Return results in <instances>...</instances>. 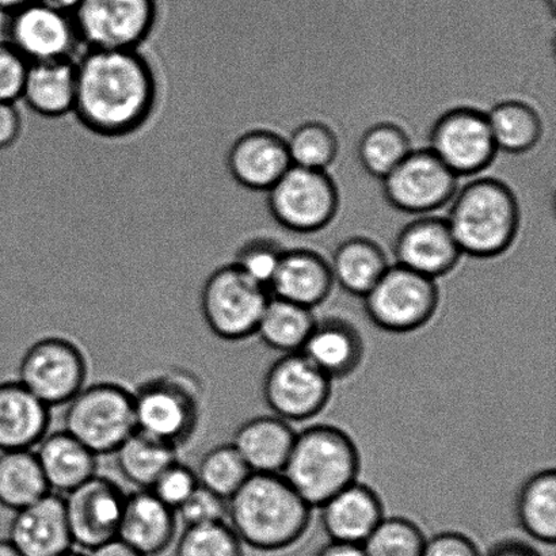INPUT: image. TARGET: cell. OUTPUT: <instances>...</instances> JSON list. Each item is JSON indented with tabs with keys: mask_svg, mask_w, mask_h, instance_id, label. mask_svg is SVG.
Masks as SVG:
<instances>
[{
	"mask_svg": "<svg viewBox=\"0 0 556 556\" xmlns=\"http://www.w3.org/2000/svg\"><path fill=\"white\" fill-rule=\"evenodd\" d=\"M315 321L314 309L270 294L255 336L274 351L282 354L296 353L302 351Z\"/></svg>",
	"mask_w": 556,
	"mask_h": 556,
	"instance_id": "30",
	"label": "cell"
},
{
	"mask_svg": "<svg viewBox=\"0 0 556 556\" xmlns=\"http://www.w3.org/2000/svg\"><path fill=\"white\" fill-rule=\"evenodd\" d=\"M0 556H24L13 544L10 543L9 539H0Z\"/></svg>",
	"mask_w": 556,
	"mask_h": 556,
	"instance_id": "50",
	"label": "cell"
},
{
	"mask_svg": "<svg viewBox=\"0 0 556 556\" xmlns=\"http://www.w3.org/2000/svg\"><path fill=\"white\" fill-rule=\"evenodd\" d=\"M60 556H87V555H84V554H80V553H75V552H73V549H70L68 553H65V554L60 555Z\"/></svg>",
	"mask_w": 556,
	"mask_h": 556,
	"instance_id": "51",
	"label": "cell"
},
{
	"mask_svg": "<svg viewBox=\"0 0 556 556\" xmlns=\"http://www.w3.org/2000/svg\"><path fill=\"white\" fill-rule=\"evenodd\" d=\"M446 223L463 255L497 258L514 247L521 212L514 190L501 179L482 177L457 189Z\"/></svg>",
	"mask_w": 556,
	"mask_h": 556,
	"instance_id": "3",
	"label": "cell"
},
{
	"mask_svg": "<svg viewBox=\"0 0 556 556\" xmlns=\"http://www.w3.org/2000/svg\"><path fill=\"white\" fill-rule=\"evenodd\" d=\"M228 501L211 490L199 486L194 493L185 501L176 514L187 527L214 525L227 521Z\"/></svg>",
	"mask_w": 556,
	"mask_h": 556,
	"instance_id": "41",
	"label": "cell"
},
{
	"mask_svg": "<svg viewBox=\"0 0 556 556\" xmlns=\"http://www.w3.org/2000/svg\"><path fill=\"white\" fill-rule=\"evenodd\" d=\"M315 556H367L362 546L330 542L321 547Z\"/></svg>",
	"mask_w": 556,
	"mask_h": 556,
	"instance_id": "47",
	"label": "cell"
},
{
	"mask_svg": "<svg viewBox=\"0 0 556 556\" xmlns=\"http://www.w3.org/2000/svg\"><path fill=\"white\" fill-rule=\"evenodd\" d=\"M75 98V59L29 64L20 101L30 112L42 118H63L73 114Z\"/></svg>",
	"mask_w": 556,
	"mask_h": 556,
	"instance_id": "25",
	"label": "cell"
},
{
	"mask_svg": "<svg viewBox=\"0 0 556 556\" xmlns=\"http://www.w3.org/2000/svg\"><path fill=\"white\" fill-rule=\"evenodd\" d=\"M384 200L402 214L428 216L444 208L459 189V177L429 149L412 150L381 179Z\"/></svg>",
	"mask_w": 556,
	"mask_h": 556,
	"instance_id": "12",
	"label": "cell"
},
{
	"mask_svg": "<svg viewBox=\"0 0 556 556\" xmlns=\"http://www.w3.org/2000/svg\"><path fill=\"white\" fill-rule=\"evenodd\" d=\"M287 140L292 166L324 170L330 167L340 152L334 130L320 122H307L292 130Z\"/></svg>",
	"mask_w": 556,
	"mask_h": 556,
	"instance_id": "36",
	"label": "cell"
},
{
	"mask_svg": "<svg viewBox=\"0 0 556 556\" xmlns=\"http://www.w3.org/2000/svg\"><path fill=\"white\" fill-rule=\"evenodd\" d=\"M286 249L274 238L249 239L233 255L232 264L254 281L269 289Z\"/></svg>",
	"mask_w": 556,
	"mask_h": 556,
	"instance_id": "39",
	"label": "cell"
},
{
	"mask_svg": "<svg viewBox=\"0 0 556 556\" xmlns=\"http://www.w3.org/2000/svg\"><path fill=\"white\" fill-rule=\"evenodd\" d=\"M86 380L85 354L67 338L38 340L20 363V383L49 408L67 405L84 389Z\"/></svg>",
	"mask_w": 556,
	"mask_h": 556,
	"instance_id": "11",
	"label": "cell"
},
{
	"mask_svg": "<svg viewBox=\"0 0 556 556\" xmlns=\"http://www.w3.org/2000/svg\"><path fill=\"white\" fill-rule=\"evenodd\" d=\"M3 40L27 63L75 59L81 47L73 14L33 2L4 16Z\"/></svg>",
	"mask_w": 556,
	"mask_h": 556,
	"instance_id": "15",
	"label": "cell"
},
{
	"mask_svg": "<svg viewBox=\"0 0 556 556\" xmlns=\"http://www.w3.org/2000/svg\"><path fill=\"white\" fill-rule=\"evenodd\" d=\"M139 432L179 448L200 422V391L187 375L166 374L144 381L134 392Z\"/></svg>",
	"mask_w": 556,
	"mask_h": 556,
	"instance_id": "7",
	"label": "cell"
},
{
	"mask_svg": "<svg viewBox=\"0 0 556 556\" xmlns=\"http://www.w3.org/2000/svg\"><path fill=\"white\" fill-rule=\"evenodd\" d=\"M252 473L232 443L216 445L206 452L195 470L200 486L227 501L243 486Z\"/></svg>",
	"mask_w": 556,
	"mask_h": 556,
	"instance_id": "35",
	"label": "cell"
},
{
	"mask_svg": "<svg viewBox=\"0 0 556 556\" xmlns=\"http://www.w3.org/2000/svg\"><path fill=\"white\" fill-rule=\"evenodd\" d=\"M486 114L494 143L506 154H527L543 138L542 118L527 102L501 101Z\"/></svg>",
	"mask_w": 556,
	"mask_h": 556,
	"instance_id": "32",
	"label": "cell"
},
{
	"mask_svg": "<svg viewBox=\"0 0 556 556\" xmlns=\"http://www.w3.org/2000/svg\"><path fill=\"white\" fill-rule=\"evenodd\" d=\"M76 65L74 116L97 138L127 139L160 105V79L143 51L85 49Z\"/></svg>",
	"mask_w": 556,
	"mask_h": 556,
	"instance_id": "1",
	"label": "cell"
},
{
	"mask_svg": "<svg viewBox=\"0 0 556 556\" xmlns=\"http://www.w3.org/2000/svg\"><path fill=\"white\" fill-rule=\"evenodd\" d=\"M421 556H482L477 544L459 532H441L427 539Z\"/></svg>",
	"mask_w": 556,
	"mask_h": 556,
	"instance_id": "43",
	"label": "cell"
},
{
	"mask_svg": "<svg viewBox=\"0 0 556 556\" xmlns=\"http://www.w3.org/2000/svg\"><path fill=\"white\" fill-rule=\"evenodd\" d=\"M363 299L365 314L378 329L407 334L432 320L439 309L440 291L432 278L395 264Z\"/></svg>",
	"mask_w": 556,
	"mask_h": 556,
	"instance_id": "9",
	"label": "cell"
},
{
	"mask_svg": "<svg viewBox=\"0 0 556 556\" xmlns=\"http://www.w3.org/2000/svg\"><path fill=\"white\" fill-rule=\"evenodd\" d=\"M313 508L281 473H252L228 500L227 522L260 552L291 547L307 532Z\"/></svg>",
	"mask_w": 556,
	"mask_h": 556,
	"instance_id": "2",
	"label": "cell"
},
{
	"mask_svg": "<svg viewBox=\"0 0 556 556\" xmlns=\"http://www.w3.org/2000/svg\"><path fill=\"white\" fill-rule=\"evenodd\" d=\"M49 424L51 408L18 380L0 383V452L35 450Z\"/></svg>",
	"mask_w": 556,
	"mask_h": 556,
	"instance_id": "24",
	"label": "cell"
},
{
	"mask_svg": "<svg viewBox=\"0 0 556 556\" xmlns=\"http://www.w3.org/2000/svg\"><path fill=\"white\" fill-rule=\"evenodd\" d=\"M35 454L52 493L68 494L97 476L98 456L67 430L47 434Z\"/></svg>",
	"mask_w": 556,
	"mask_h": 556,
	"instance_id": "26",
	"label": "cell"
},
{
	"mask_svg": "<svg viewBox=\"0 0 556 556\" xmlns=\"http://www.w3.org/2000/svg\"><path fill=\"white\" fill-rule=\"evenodd\" d=\"M291 166L287 140L268 128L243 130L225 154L232 181L249 192H268Z\"/></svg>",
	"mask_w": 556,
	"mask_h": 556,
	"instance_id": "17",
	"label": "cell"
},
{
	"mask_svg": "<svg viewBox=\"0 0 556 556\" xmlns=\"http://www.w3.org/2000/svg\"><path fill=\"white\" fill-rule=\"evenodd\" d=\"M362 459L351 435L332 425H315L296 433L281 476L311 508L357 482Z\"/></svg>",
	"mask_w": 556,
	"mask_h": 556,
	"instance_id": "4",
	"label": "cell"
},
{
	"mask_svg": "<svg viewBox=\"0 0 556 556\" xmlns=\"http://www.w3.org/2000/svg\"><path fill=\"white\" fill-rule=\"evenodd\" d=\"M410 138L394 123H378L362 135L357 143V160L370 177L383 179L410 154Z\"/></svg>",
	"mask_w": 556,
	"mask_h": 556,
	"instance_id": "34",
	"label": "cell"
},
{
	"mask_svg": "<svg viewBox=\"0 0 556 556\" xmlns=\"http://www.w3.org/2000/svg\"><path fill=\"white\" fill-rule=\"evenodd\" d=\"M35 2V0H0V15H10L21 9L26 8L27 4Z\"/></svg>",
	"mask_w": 556,
	"mask_h": 556,
	"instance_id": "49",
	"label": "cell"
},
{
	"mask_svg": "<svg viewBox=\"0 0 556 556\" xmlns=\"http://www.w3.org/2000/svg\"><path fill=\"white\" fill-rule=\"evenodd\" d=\"M36 2L63 11V13L73 14L75 9L78 8L80 0H36Z\"/></svg>",
	"mask_w": 556,
	"mask_h": 556,
	"instance_id": "48",
	"label": "cell"
},
{
	"mask_svg": "<svg viewBox=\"0 0 556 556\" xmlns=\"http://www.w3.org/2000/svg\"><path fill=\"white\" fill-rule=\"evenodd\" d=\"M113 455L125 481L139 490H149L178 460V448L136 430Z\"/></svg>",
	"mask_w": 556,
	"mask_h": 556,
	"instance_id": "31",
	"label": "cell"
},
{
	"mask_svg": "<svg viewBox=\"0 0 556 556\" xmlns=\"http://www.w3.org/2000/svg\"><path fill=\"white\" fill-rule=\"evenodd\" d=\"M332 287L329 261L309 249H291L283 252L269 292L271 296L314 309L326 302Z\"/></svg>",
	"mask_w": 556,
	"mask_h": 556,
	"instance_id": "23",
	"label": "cell"
},
{
	"mask_svg": "<svg viewBox=\"0 0 556 556\" xmlns=\"http://www.w3.org/2000/svg\"><path fill=\"white\" fill-rule=\"evenodd\" d=\"M425 538L421 528L406 517H384L363 544L367 556H421Z\"/></svg>",
	"mask_w": 556,
	"mask_h": 556,
	"instance_id": "37",
	"label": "cell"
},
{
	"mask_svg": "<svg viewBox=\"0 0 556 556\" xmlns=\"http://www.w3.org/2000/svg\"><path fill=\"white\" fill-rule=\"evenodd\" d=\"M178 517L150 490L125 497L118 539L143 556H160L176 541Z\"/></svg>",
	"mask_w": 556,
	"mask_h": 556,
	"instance_id": "21",
	"label": "cell"
},
{
	"mask_svg": "<svg viewBox=\"0 0 556 556\" xmlns=\"http://www.w3.org/2000/svg\"><path fill=\"white\" fill-rule=\"evenodd\" d=\"M392 253L396 265L432 280L450 275L463 255L446 219L430 215L402 227Z\"/></svg>",
	"mask_w": 556,
	"mask_h": 556,
	"instance_id": "18",
	"label": "cell"
},
{
	"mask_svg": "<svg viewBox=\"0 0 556 556\" xmlns=\"http://www.w3.org/2000/svg\"><path fill=\"white\" fill-rule=\"evenodd\" d=\"M270 292L237 265L217 266L206 277L200 309L212 334L223 341L241 342L255 336Z\"/></svg>",
	"mask_w": 556,
	"mask_h": 556,
	"instance_id": "6",
	"label": "cell"
},
{
	"mask_svg": "<svg viewBox=\"0 0 556 556\" xmlns=\"http://www.w3.org/2000/svg\"><path fill=\"white\" fill-rule=\"evenodd\" d=\"M428 149L459 178L488 170L498 154L488 114L470 106L441 114L430 128Z\"/></svg>",
	"mask_w": 556,
	"mask_h": 556,
	"instance_id": "14",
	"label": "cell"
},
{
	"mask_svg": "<svg viewBox=\"0 0 556 556\" xmlns=\"http://www.w3.org/2000/svg\"><path fill=\"white\" fill-rule=\"evenodd\" d=\"M8 539L24 556H60L73 549L63 495L51 492L14 511Z\"/></svg>",
	"mask_w": 556,
	"mask_h": 556,
	"instance_id": "19",
	"label": "cell"
},
{
	"mask_svg": "<svg viewBox=\"0 0 556 556\" xmlns=\"http://www.w3.org/2000/svg\"><path fill=\"white\" fill-rule=\"evenodd\" d=\"M516 516L522 531L539 543L556 541V472L553 468L533 473L517 494Z\"/></svg>",
	"mask_w": 556,
	"mask_h": 556,
	"instance_id": "29",
	"label": "cell"
},
{
	"mask_svg": "<svg viewBox=\"0 0 556 556\" xmlns=\"http://www.w3.org/2000/svg\"><path fill=\"white\" fill-rule=\"evenodd\" d=\"M125 497L116 482L98 473L65 494V515L74 546L90 553L116 539Z\"/></svg>",
	"mask_w": 556,
	"mask_h": 556,
	"instance_id": "16",
	"label": "cell"
},
{
	"mask_svg": "<svg viewBox=\"0 0 556 556\" xmlns=\"http://www.w3.org/2000/svg\"><path fill=\"white\" fill-rule=\"evenodd\" d=\"M266 194L271 219L291 232L321 231L340 210V192L324 170L291 166Z\"/></svg>",
	"mask_w": 556,
	"mask_h": 556,
	"instance_id": "10",
	"label": "cell"
},
{
	"mask_svg": "<svg viewBox=\"0 0 556 556\" xmlns=\"http://www.w3.org/2000/svg\"><path fill=\"white\" fill-rule=\"evenodd\" d=\"M160 15V0H80L73 13L81 47L114 51H141Z\"/></svg>",
	"mask_w": 556,
	"mask_h": 556,
	"instance_id": "8",
	"label": "cell"
},
{
	"mask_svg": "<svg viewBox=\"0 0 556 556\" xmlns=\"http://www.w3.org/2000/svg\"><path fill=\"white\" fill-rule=\"evenodd\" d=\"M24 132V118L16 102L0 101V152L13 149Z\"/></svg>",
	"mask_w": 556,
	"mask_h": 556,
	"instance_id": "44",
	"label": "cell"
},
{
	"mask_svg": "<svg viewBox=\"0 0 556 556\" xmlns=\"http://www.w3.org/2000/svg\"><path fill=\"white\" fill-rule=\"evenodd\" d=\"M176 556H243V543L227 521L187 527Z\"/></svg>",
	"mask_w": 556,
	"mask_h": 556,
	"instance_id": "38",
	"label": "cell"
},
{
	"mask_svg": "<svg viewBox=\"0 0 556 556\" xmlns=\"http://www.w3.org/2000/svg\"><path fill=\"white\" fill-rule=\"evenodd\" d=\"M321 527L331 542L363 546L384 519L379 494L367 484L354 482L319 506Z\"/></svg>",
	"mask_w": 556,
	"mask_h": 556,
	"instance_id": "20",
	"label": "cell"
},
{
	"mask_svg": "<svg viewBox=\"0 0 556 556\" xmlns=\"http://www.w3.org/2000/svg\"><path fill=\"white\" fill-rule=\"evenodd\" d=\"M199 486L195 470L176 460L161 473L149 490L168 508L177 511Z\"/></svg>",
	"mask_w": 556,
	"mask_h": 556,
	"instance_id": "40",
	"label": "cell"
},
{
	"mask_svg": "<svg viewBox=\"0 0 556 556\" xmlns=\"http://www.w3.org/2000/svg\"><path fill=\"white\" fill-rule=\"evenodd\" d=\"M87 556H143L136 552L122 539H113V541L102 544V546L91 549Z\"/></svg>",
	"mask_w": 556,
	"mask_h": 556,
	"instance_id": "46",
	"label": "cell"
},
{
	"mask_svg": "<svg viewBox=\"0 0 556 556\" xmlns=\"http://www.w3.org/2000/svg\"><path fill=\"white\" fill-rule=\"evenodd\" d=\"M327 378L342 380L363 364L364 341L357 327L340 316L316 319L302 351Z\"/></svg>",
	"mask_w": 556,
	"mask_h": 556,
	"instance_id": "22",
	"label": "cell"
},
{
	"mask_svg": "<svg viewBox=\"0 0 556 556\" xmlns=\"http://www.w3.org/2000/svg\"><path fill=\"white\" fill-rule=\"evenodd\" d=\"M296 439L292 425L276 416L249 419L231 441L253 473H281Z\"/></svg>",
	"mask_w": 556,
	"mask_h": 556,
	"instance_id": "27",
	"label": "cell"
},
{
	"mask_svg": "<svg viewBox=\"0 0 556 556\" xmlns=\"http://www.w3.org/2000/svg\"><path fill=\"white\" fill-rule=\"evenodd\" d=\"M488 556H542L535 548L520 541H504L492 548Z\"/></svg>",
	"mask_w": 556,
	"mask_h": 556,
	"instance_id": "45",
	"label": "cell"
},
{
	"mask_svg": "<svg viewBox=\"0 0 556 556\" xmlns=\"http://www.w3.org/2000/svg\"><path fill=\"white\" fill-rule=\"evenodd\" d=\"M65 406L64 430L98 457L113 455L138 430L134 392L116 383L85 386Z\"/></svg>",
	"mask_w": 556,
	"mask_h": 556,
	"instance_id": "5",
	"label": "cell"
},
{
	"mask_svg": "<svg viewBox=\"0 0 556 556\" xmlns=\"http://www.w3.org/2000/svg\"><path fill=\"white\" fill-rule=\"evenodd\" d=\"M332 380L302 352L281 354L266 370L263 395L274 416L283 421L304 422L329 405Z\"/></svg>",
	"mask_w": 556,
	"mask_h": 556,
	"instance_id": "13",
	"label": "cell"
},
{
	"mask_svg": "<svg viewBox=\"0 0 556 556\" xmlns=\"http://www.w3.org/2000/svg\"><path fill=\"white\" fill-rule=\"evenodd\" d=\"M29 63L9 42L0 40V101L18 102Z\"/></svg>",
	"mask_w": 556,
	"mask_h": 556,
	"instance_id": "42",
	"label": "cell"
},
{
	"mask_svg": "<svg viewBox=\"0 0 556 556\" xmlns=\"http://www.w3.org/2000/svg\"><path fill=\"white\" fill-rule=\"evenodd\" d=\"M329 265L334 283L352 296L362 299L390 266L383 249L364 237L348 238L338 244Z\"/></svg>",
	"mask_w": 556,
	"mask_h": 556,
	"instance_id": "28",
	"label": "cell"
},
{
	"mask_svg": "<svg viewBox=\"0 0 556 556\" xmlns=\"http://www.w3.org/2000/svg\"><path fill=\"white\" fill-rule=\"evenodd\" d=\"M51 493L35 450L0 452V505L21 510Z\"/></svg>",
	"mask_w": 556,
	"mask_h": 556,
	"instance_id": "33",
	"label": "cell"
}]
</instances>
